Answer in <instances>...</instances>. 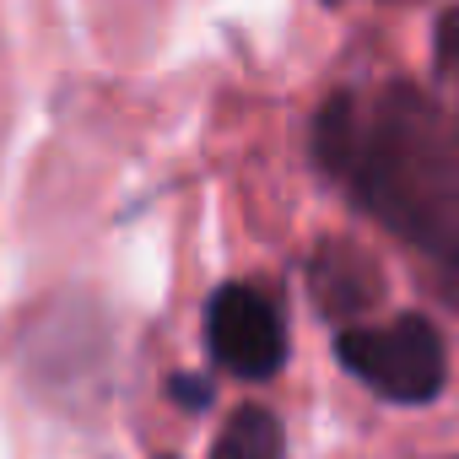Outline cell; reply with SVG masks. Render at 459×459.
I'll use <instances>...</instances> for the list:
<instances>
[{
	"mask_svg": "<svg viewBox=\"0 0 459 459\" xmlns=\"http://www.w3.org/2000/svg\"><path fill=\"white\" fill-rule=\"evenodd\" d=\"M168 394H173L178 405L200 411V405L211 400V384H205V378H189V373H173V378H168Z\"/></svg>",
	"mask_w": 459,
	"mask_h": 459,
	"instance_id": "52a82bcc",
	"label": "cell"
},
{
	"mask_svg": "<svg viewBox=\"0 0 459 459\" xmlns=\"http://www.w3.org/2000/svg\"><path fill=\"white\" fill-rule=\"evenodd\" d=\"M308 152L357 211L416 249L459 244V114L416 82L341 87L319 103Z\"/></svg>",
	"mask_w": 459,
	"mask_h": 459,
	"instance_id": "6da1fadb",
	"label": "cell"
},
{
	"mask_svg": "<svg viewBox=\"0 0 459 459\" xmlns=\"http://www.w3.org/2000/svg\"><path fill=\"white\" fill-rule=\"evenodd\" d=\"M308 287H314V303L325 314H362L378 303L384 281H378V265L346 244V238H325L308 260Z\"/></svg>",
	"mask_w": 459,
	"mask_h": 459,
	"instance_id": "277c9868",
	"label": "cell"
},
{
	"mask_svg": "<svg viewBox=\"0 0 459 459\" xmlns=\"http://www.w3.org/2000/svg\"><path fill=\"white\" fill-rule=\"evenodd\" d=\"M335 357L351 378L394 405H427L448 384V351L432 319L400 314L389 325H357L335 335Z\"/></svg>",
	"mask_w": 459,
	"mask_h": 459,
	"instance_id": "7a4b0ae2",
	"label": "cell"
},
{
	"mask_svg": "<svg viewBox=\"0 0 459 459\" xmlns=\"http://www.w3.org/2000/svg\"><path fill=\"white\" fill-rule=\"evenodd\" d=\"M211 459H287V443H281V421L265 411V405H238L227 416Z\"/></svg>",
	"mask_w": 459,
	"mask_h": 459,
	"instance_id": "5b68a950",
	"label": "cell"
},
{
	"mask_svg": "<svg viewBox=\"0 0 459 459\" xmlns=\"http://www.w3.org/2000/svg\"><path fill=\"white\" fill-rule=\"evenodd\" d=\"M432 60L443 76H459V6L437 17V33H432Z\"/></svg>",
	"mask_w": 459,
	"mask_h": 459,
	"instance_id": "8992f818",
	"label": "cell"
},
{
	"mask_svg": "<svg viewBox=\"0 0 459 459\" xmlns=\"http://www.w3.org/2000/svg\"><path fill=\"white\" fill-rule=\"evenodd\" d=\"M448 281H454V298H459V244L448 249Z\"/></svg>",
	"mask_w": 459,
	"mask_h": 459,
	"instance_id": "ba28073f",
	"label": "cell"
},
{
	"mask_svg": "<svg viewBox=\"0 0 459 459\" xmlns=\"http://www.w3.org/2000/svg\"><path fill=\"white\" fill-rule=\"evenodd\" d=\"M205 351L233 378H271L287 362V319L281 303L255 281H227L205 303Z\"/></svg>",
	"mask_w": 459,
	"mask_h": 459,
	"instance_id": "3957f363",
	"label": "cell"
}]
</instances>
